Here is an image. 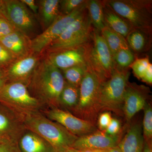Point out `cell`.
I'll return each mask as SVG.
<instances>
[{
    "instance_id": "15",
    "label": "cell",
    "mask_w": 152,
    "mask_h": 152,
    "mask_svg": "<svg viewBox=\"0 0 152 152\" xmlns=\"http://www.w3.org/2000/svg\"><path fill=\"white\" fill-rule=\"evenodd\" d=\"M108 134L105 131L98 130L89 134L78 137L72 148L78 150L110 149L118 146L122 138Z\"/></svg>"
},
{
    "instance_id": "18",
    "label": "cell",
    "mask_w": 152,
    "mask_h": 152,
    "mask_svg": "<svg viewBox=\"0 0 152 152\" xmlns=\"http://www.w3.org/2000/svg\"><path fill=\"white\" fill-rule=\"evenodd\" d=\"M31 40L29 38L16 30L0 39V43L18 59L32 54Z\"/></svg>"
},
{
    "instance_id": "5",
    "label": "cell",
    "mask_w": 152,
    "mask_h": 152,
    "mask_svg": "<svg viewBox=\"0 0 152 152\" xmlns=\"http://www.w3.org/2000/svg\"><path fill=\"white\" fill-rule=\"evenodd\" d=\"M0 103L22 115L39 111L43 104L21 82L8 83L0 91Z\"/></svg>"
},
{
    "instance_id": "10",
    "label": "cell",
    "mask_w": 152,
    "mask_h": 152,
    "mask_svg": "<svg viewBox=\"0 0 152 152\" xmlns=\"http://www.w3.org/2000/svg\"><path fill=\"white\" fill-rule=\"evenodd\" d=\"M3 17L16 30L28 37L34 33L37 28L34 17L21 1H2Z\"/></svg>"
},
{
    "instance_id": "27",
    "label": "cell",
    "mask_w": 152,
    "mask_h": 152,
    "mask_svg": "<svg viewBox=\"0 0 152 152\" xmlns=\"http://www.w3.org/2000/svg\"><path fill=\"white\" fill-rule=\"evenodd\" d=\"M113 59L116 66L121 69H125L130 68L136 57L130 49H123L114 55Z\"/></svg>"
},
{
    "instance_id": "32",
    "label": "cell",
    "mask_w": 152,
    "mask_h": 152,
    "mask_svg": "<svg viewBox=\"0 0 152 152\" xmlns=\"http://www.w3.org/2000/svg\"><path fill=\"white\" fill-rule=\"evenodd\" d=\"M112 118L111 114L109 112L101 113L98 117L97 126L100 131H105Z\"/></svg>"
},
{
    "instance_id": "33",
    "label": "cell",
    "mask_w": 152,
    "mask_h": 152,
    "mask_svg": "<svg viewBox=\"0 0 152 152\" xmlns=\"http://www.w3.org/2000/svg\"><path fill=\"white\" fill-rule=\"evenodd\" d=\"M121 126L119 120L112 118L110 124L105 132L110 135L115 136L121 134Z\"/></svg>"
},
{
    "instance_id": "17",
    "label": "cell",
    "mask_w": 152,
    "mask_h": 152,
    "mask_svg": "<svg viewBox=\"0 0 152 152\" xmlns=\"http://www.w3.org/2000/svg\"><path fill=\"white\" fill-rule=\"evenodd\" d=\"M126 39L129 48L138 58L151 49L152 29L133 28Z\"/></svg>"
},
{
    "instance_id": "42",
    "label": "cell",
    "mask_w": 152,
    "mask_h": 152,
    "mask_svg": "<svg viewBox=\"0 0 152 152\" xmlns=\"http://www.w3.org/2000/svg\"><path fill=\"white\" fill-rule=\"evenodd\" d=\"M62 152H81L79 150L75 149L74 148L70 147V148H68L66 149L64 151Z\"/></svg>"
},
{
    "instance_id": "37",
    "label": "cell",
    "mask_w": 152,
    "mask_h": 152,
    "mask_svg": "<svg viewBox=\"0 0 152 152\" xmlns=\"http://www.w3.org/2000/svg\"><path fill=\"white\" fill-rule=\"evenodd\" d=\"M21 1L27 7H28L34 13L38 14L39 6L36 4L35 1L34 0H21Z\"/></svg>"
},
{
    "instance_id": "20",
    "label": "cell",
    "mask_w": 152,
    "mask_h": 152,
    "mask_svg": "<svg viewBox=\"0 0 152 152\" xmlns=\"http://www.w3.org/2000/svg\"><path fill=\"white\" fill-rule=\"evenodd\" d=\"M18 147L20 152H56L45 139L28 130L20 138Z\"/></svg>"
},
{
    "instance_id": "24",
    "label": "cell",
    "mask_w": 152,
    "mask_h": 152,
    "mask_svg": "<svg viewBox=\"0 0 152 152\" xmlns=\"http://www.w3.org/2000/svg\"><path fill=\"white\" fill-rule=\"evenodd\" d=\"M104 0H86V8L92 24L101 32L107 26L104 20Z\"/></svg>"
},
{
    "instance_id": "25",
    "label": "cell",
    "mask_w": 152,
    "mask_h": 152,
    "mask_svg": "<svg viewBox=\"0 0 152 152\" xmlns=\"http://www.w3.org/2000/svg\"><path fill=\"white\" fill-rule=\"evenodd\" d=\"M101 34L111 52L113 57L117 52L123 49H130L126 38L118 33L106 26Z\"/></svg>"
},
{
    "instance_id": "22",
    "label": "cell",
    "mask_w": 152,
    "mask_h": 152,
    "mask_svg": "<svg viewBox=\"0 0 152 152\" xmlns=\"http://www.w3.org/2000/svg\"><path fill=\"white\" fill-rule=\"evenodd\" d=\"M60 0H42L39 1V11L45 29L60 15Z\"/></svg>"
},
{
    "instance_id": "34",
    "label": "cell",
    "mask_w": 152,
    "mask_h": 152,
    "mask_svg": "<svg viewBox=\"0 0 152 152\" xmlns=\"http://www.w3.org/2000/svg\"><path fill=\"white\" fill-rule=\"evenodd\" d=\"M16 30L13 26L5 18L0 17V32L3 37L10 34Z\"/></svg>"
},
{
    "instance_id": "21",
    "label": "cell",
    "mask_w": 152,
    "mask_h": 152,
    "mask_svg": "<svg viewBox=\"0 0 152 152\" xmlns=\"http://www.w3.org/2000/svg\"><path fill=\"white\" fill-rule=\"evenodd\" d=\"M104 20L106 26L125 38L133 28L129 22L116 12L104 0Z\"/></svg>"
},
{
    "instance_id": "8",
    "label": "cell",
    "mask_w": 152,
    "mask_h": 152,
    "mask_svg": "<svg viewBox=\"0 0 152 152\" xmlns=\"http://www.w3.org/2000/svg\"><path fill=\"white\" fill-rule=\"evenodd\" d=\"M86 10V0L84 4L70 14L60 15L42 33L31 39V54L38 55L48 48L58 39L72 23L75 21Z\"/></svg>"
},
{
    "instance_id": "28",
    "label": "cell",
    "mask_w": 152,
    "mask_h": 152,
    "mask_svg": "<svg viewBox=\"0 0 152 152\" xmlns=\"http://www.w3.org/2000/svg\"><path fill=\"white\" fill-rule=\"evenodd\" d=\"M144 115L143 121V136L144 141L152 142V109L151 106L147 102L144 107Z\"/></svg>"
},
{
    "instance_id": "19",
    "label": "cell",
    "mask_w": 152,
    "mask_h": 152,
    "mask_svg": "<svg viewBox=\"0 0 152 152\" xmlns=\"http://www.w3.org/2000/svg\"><path fill=\"white\" fill-rule=\"evenodd\" d=\"M144 144L142 125L135 123L130 126L118 146L122 152H143Z\"/></svg>"
},
{
    "instance_id": "2",
    "label": "cell",
    "mask_w": 152,
    "mask_h": 152,
    "mask_svg": "<svg viewBox=\"0 0 152 152\" xmlns=\"http://www.w3.org/2000/svg\"><path fill=\"white\" fill-rule=\"evenodd\" d=\"M23 117L26 129L45 139L56 152H62L72 147L78 137L39 111L25 114Z\"/></svg>"
},
{
    "instance_id": "23",
    "label": "cell",
    "mask_w": 152,
    "mask_h": 152,
    "mask_svg": "<svg viewBox=\"0 0 152 152\" xmlns=\"http://www.w3.org/2000/svg\"><path fill=\"white\" fill-rule=\"evenodd\" d=\"M79 96V87L66 82L59 98V108H63L71 113L77 105Z\"/></svg>"
},
{
    "instance_id": "31",
    "label": "cell",
    "mask_w": 152,
    "mask_h": 152,
    "mask_svg": "<svg viewBox=\"0 0 152 152\" xmlns=\"http://www.w3.org/2000/svg\"><path fill=\"white\" fill-rule=\"evenodd\" d=\"M16 60L12 53L0 43V69L7 68Z\"/></svg>"
},
{
    "instance_id": "43",
    "label": "cell",
    "mask_w": 152,
    "mask_h": 152,
    "mask_svg": "<svg viewBox=\"0 0 152 152\" xmlns=\"http://www.w3.org/2000/svg\"><path fill=\"white\" fill-rule=\"evenodd\" d=\"M3 17L2 13V1H0V17Z\"/></svg>"
},
{
    "instance_id": "14",
    "label": "cell",
    "mask_w": 152,
    "mask_h": 152,
    "mask_svg": "<svg viewBox=\"0 0 152 152\" xmlns=\"http://www.w3.org/2000/svg\"><path fill=\"white\" fill-rule=\"evenodd\" d=\"M149 88L128 82L124 96L123 115L129 122L138 112L144 109L149 97Z\"/></svg>"
},
{
    "instance_id": "1",
    "label": "cell",
    "mask_w": 152,
    "mask_h": 152,
    "mask_svg": "<svg viewBox=\"0 0 152 152\" xmlns=\"http://www.w3.org/2000/svg\"><path fill=\"white\" fill-rule=\"evenodd\" d=\"M65 83L61 71L46 58L38 63L28 87L43 104L59 108V98Z\"/></svg>"
},
{
    "instance_id": "6",
    "label": "cell",
    "mask_w": 152,
    "mask_h": 152,
    "mask_svg": "<svg viewBox=\"0 0 152 152\" xmlns=\"http://www.w3.org/2000/svg\"><path fill=\"white\" fill-rule=\"evenodd\" d=\"M134 28L152 29V0H105Z\"/></svg>"
},
{
    "instance_id": "39",
    "label": "cell",
    "mask_w": 152,
    "mask_h": 152,
    "mask_svg": "<svg viewBox=\"0 0 152 152\" xmlns=\"http://www.w3.org/2000/svg\"><path fill=\"white\" fill-rule=\"evenodd\" d=\"M143 152H152V142H148L144 141Z\"/></svg>"
},
{
    "instance_id": "9",
    "label": "cell",
    "mask_w": 152,
    "mask_h": 152,
    "mask_svg": "<svg viewBox=\"0 0 152 152\" xmlns=\"http://www.w3.org/2000/svg\"><path fill=\"white\" fill-rule=\"evenodd\" d=\"M89 66L104 82L115 67L113 57L101 32L94 28L89 55Z\"/></svg>"
},
{
    "instance_id": "7",
    "label": "cell",
    "mask_w": 152,
    "mask_h": 152,
    "mask_svg": "<svg viewBox=\"0 0 152 152\" xmlns=\"http://www.w3.org/2000/svg\"><path fill=\"white\" fill-rule=\"evenodd\" d=\"M94 29L86 8L47 49L50 53L88 43L92 40Z\"/></svg>"
},
{
    "instance_id": "36",
    "label": "cell",
    "mask_w": 152,
    "mask_h": 152,
    "mask_svg": "<svg viewBox=\"0 0 152 152\" xmlns=\"http://www.w3.org/2000/svg\"><path fill=\"white\" fill-rule=\"evenodd\" d=\"M141 80L147 84L151 86L152 84V64L150 63L146 71Z\"/></svg>"
},
{
    "instance_id": "40",
    "label": "cell",
    "mask_w": 152,
    "mask_h": 152,
    "mask_svg": "<svg viewBox=\"0 0 152 152\" xmlns=\"http://www.w3.org/2000/svg\"><path fill=\"white\" fill-rule=\"evenodd\" d=\"M109 149L79 150L81 152H108Z\"/></svg>"
},
{
    "instance_id": "30",
    "label": "cell",
    "mask_w": 152,
    "mask_h": 152,
    "mask_svg": "<svg viewBox=\"0 0 152 152\" xmlns=\"http://www.w3.org/2000/svg\"><path fill=\"white\" fill-rule=\"evenodd\" d=\"M86 0H61L60 2V15L70 14L82 5Z\"/></svg>"
},
{
    "instance_id": "38",
    "label": "cell",
    "mask_w": 152,
    "mask_h": 152,
    "mask_svg": "<svg viewBox=\"0 0 152 152\" xmlns=\"http://www.w3.org/2000/svg\"><path fill=\"white\" fill-rule=\"evenodd\" d=\"M7 83V82L4 71L1 70L0 69V91Z\"/></svg>"
},
{
    "instance_id": "29",
    "label": "cell",
    "mask_w": 152,
    "mask_h": 152,
    "mask_svg": "<svg viewBox=\"0 0 152 152\" xmlns=\"http://www.w3.org/2000/svg\"><path fill=\"white\" fill-rule=\"evenodd\" d=\"M148 56L143 58H137L130 66L134 75L139 80H141L150 64Z\"/></svg>"
},
{
    "instance_id": "11",
    "label": "cell",
    "mask_w": 152,
    "mask_h": 152,
    "mask_svg": "<svg viewBox=\"0 0 152 152\" xmlns=\"http://www.w3.org/2000/svg\"><path fill=\"white\" fill-rule=\"evenodd\" d=\"M26 130L23 116L0 103V141L18 145Z\"/></svg>"
},
{
    "instance_id": "16",
    "label": "cell",
    "mask_w": 152,
    "mask_h": 152,
    "mask_svg": "<svg viewBox=\"0 0 152 152\" xmlns=\"http://www.w3.org/2000/svg\"><path fill=\"white\" fill-rule=\"evenodd\" d=\"M39 62L37 57L32 54L16 60L4 71L7 82H21L28 86Z\"/></svg>"
},
{
    "instance_id": "35",
    "label": "cell",
    "mask_w": 152,
    "mask_h": 152,
    "mask_svg": "<svg viewBox=\"0 0 152 152\" xmlns=\"http://www.w3.org/2000/svg\"><path fill=\"white\" fill-rule=\"evenodd\" d=\"M0 152H20L18 145L0 141Z\"/></svg>"
},
{
    "instance_id": "3",
    "label": "cell",
    "mask_w": 152,
    "mask_h": 152,
    "mask_svg": "<svg viewBox=\"0 0 152 152\" xmlns=\"http://www.w3.org/2000/svg\"><path fill=\"white\" fill-rule=\"evenodd\" d=\"M103 82L100 77L89 67L79 87L78 103L71 113L97 126L98 117L102 113L100 95Z\"/></svg>"
},
{
    "instance_id": "4",
    "label": "cell",
    "mask_w": 152,
    "mask_h": 152,
    "mask_svg": "<svg viewBox=\"0 0 152 152\" xmlns=\"http://www.w3.org/2000/svg\"><path fill=\"white\" fill-rule=\"evenodd\" d=\"M131 73L130 68L115 66L111 77L101 85L100 101L102 112H112L122 116L124 96Z\"/></svg>"
},
{
    "instance_id": "13",
    "label": "cell",
    "mask_w": 152,
    "mask_h": 152,
    "mask_svg": "<svg viewBox=\"0 0 152 152\" xmlns=\"http://www.w3.org/2000/svg\"><path fill=\"white\" fill-rule=\"evenodd\" d=\"M46 114L50 120L58 123L77 137L89 134L98 130L96 125L59 108H52Z\"/></svg>"
},
{
    "instance_id": "26",
    "label": "cell",
    "mask_w": 152,
    "mask_h": 152,
    "mask_svg": "<svg viewBox=\"0 0 152 152\" xmlns=\"http://www.w3.org/2000/svg\"><path fill=\"white\" fill-rule=\"evenodd\" d=\"M89 67L87 65L75 66L61 70V72L66 83L80 87Z\"/></svg>"
},
{
    "instance_id": "12",
    "label": "cell",
    "mask_w": 152,
    "mask_h": 152,
    "mask_svg": "<svg viewBox=\"0 0 152 152\" xmlns=\"http://www.w3.org/2000/svg\"><path fill=\"white\" fill-rule=\"evenodd\" d=\"M92 40L79 46L50 52L47 59L61 71L75 66H89V55Z\"/></svg>"
},
{
    "instance_id": "41",
    "label": "cell",
    "mask_w": 152,
    "mask_h": 152,
    "mask_svg": "<svg viewBox=\"0 0 152 152\" xmlns=\"http://www.w3.org/2000/svg\"><path fill=\"white\" fill-rule=\"evenodd\" d=\"M108 152H122L118 146L110 149Z\"/></svg>"
}]
</instances>
